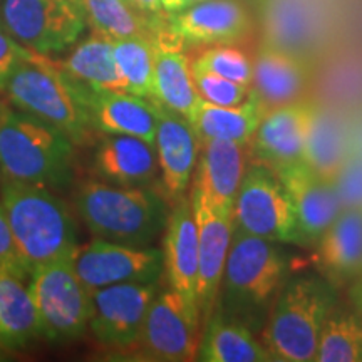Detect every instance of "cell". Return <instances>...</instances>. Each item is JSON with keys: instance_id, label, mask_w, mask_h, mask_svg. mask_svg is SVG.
<instances>
[{"instance_id": "obj_19", "label": "cell", "mask_w": 362, "mask_h": 362, "mask_svg": "<svg viewBox=\"0 0 362 362\" xmlns=\"http://www.w3.org/2000/svg\"><path fill=\"white\" fill-rule=\"evenodd\" d=\"M165 24L183 44H232L250 30L245 8L235 0H203L170 13Z\"/></svg>"}, {"instance_id": "obj_5", "label": "cell", "mask_w": 362, "mask_h": 362, "mask_svg": "<svg viewBox=\"0 0 362 362\" xmlns=\"http://www.w3.org/2000/svg\"><path fill=\"white\" fill-rule=\"evenodd\" d=\"M336 307V293L317 275L293 277L280 288L262 344L272 361H314L320 329Z\"/></svg>"}, {"instance_id": "obj_44", "label": "cell", "mask_w": 362, "mask_h": 362, "mask_svg": "<svg viewBox=\"0 0 362 362\" xmlns=\"http://www.w3.org/2000/svg\"><path fill=\"white\" fill-rule=\"evenodd\" d=\"M0 180H2V176H0Z\"/></svg>"}, {"instance_id": "obj_10", "label": "cell", "mask_w": 362, "mask_h": 362, "mask_svg": "<svg viewBox=\"0 0 362 362\" xmlns=\"http://www.w3.org/2000/svg\"><path fill=\"white\" fill-rule=\"evenodd\" d=\"M200 317V305L194 298L171 287L168 291H158L149 304L134 346L148 361L185 362L197 359L202 341Z\"/></svg>"}, {"instance_id": "obj_36", "label": "cell", "mask_w": 362, "mask_h": 362, "mask_svg": "<svg viewBox=\"0 0 362 362\" xmlns=\"http://www.w3.org/2000/svg\"><path fill=\"white\" fill-rule=\"evenodd\" d=\"M330 183L342 210H362V155L351 151Z\"/></svg>"}, {"instance_id": "obj_15", "label": "cell", "mask_w": 362, "mask_h": 362, "mask_svg": "<svg viewBox=\"0 0 362 362\" xmlns=\"http://www.w3.org/2000/svg\"><path fill=\"white\" fill-rule=\"evenodd\" d=\"M193 194L220 214L232 215L238 188L245 176V144L206 139L200 141Z\"/></svg>"}, {"instance_id": "obj_37", "label": "cell", "mask_w": 362, "mask_h": 362, "mask_svg": "<svg viewBox=\"0 0 362 362\" xmlns=\"http://www.w3.org/2000/svg\"><path fill=\"white\" fill-rule=\"evenodd\" d=\"M0 272H7V274L16 275L21 280H24L25 275H30L21 259L19 252H17L11 226L7 223L2 208H0Z\"/></svg>"}, {"instance_id": "obj_12", "label": "cell", "mask_w": 362, "mask_h": 362, "mask_svg": "<svg viewBox=\"0 0 362 362\" xmlns=\"http://www.w3.org/2000/svg\"><path fill=\"white\" fill-rule=\"evenodd\" d=\"M156 293L158 282L116 284L93 291L88 327L104 346L133 347Z\"/></svg>"}, {"instance_id": "obj_25", "label": "cell", "mask_w": 362, "mask_h": 362, "mask_svg": "<svg viewBox=\"0 0 362 362\" xmlns=\"http://www.w3.org/2000/svg\"><path fill=\"white\" fill-rule=\"evenodd\" d=\"M315 243V265L327 279L362 274V210H342Z\"/></svg>"}, {"instance_id": "obj_38", "label": "cell", "mask_w": 362, "mask_h": 362, "mask_svg": "<svg viewBox=\"0 0 362 362\" xmlns=\"http://www.w3.org/2000/svg\"><path fill=\"white\" fill-rule=\"evenodd\" d=\"M29 52L30 49L17 42L0 21V93H4L13 69Z\"/></svg>"}, {"instance_id": "obj_30", "label": "cell", "mask_w": 362, "mask_h": 362, "mask_svg": "<svg viewBox=\"0 0 362 362\" xmlns=\"http://www.w3.org/2000/svg\"><path fill=\"white\" fill-rule=\"evenodd\" d=\"M39 336L37 312L29 288L16 275L0 272V344L17 349Z\"/></svg>"}, {"instance_id": "obj_14", "label": "cell", "mask_w": 362, "mask_h": 362, "mask_svg": "<svg viewBox=\"0 0 362 362\" xmlns=\"http://www.w3.org/2000/svg\"><path fill=\"white\" fill-rule=\"evenodd\" d=\"M192 208L198 232L197 302L202 315L210 317L220 292L221 277L233 237L232 215L220 214L192 193Z\"/></svg>"}, {"instance_id": "obj_4", "label": "cell", "mask_w": 362, "mask_h": 362, "mask_svg": "<svg viewBox=\"0 0 362 362\" xmlns=\"http://www.w3.org/2000/svg\"><path fill=\"white\" fill-rule=\"evenodd\" d=\"M2 183L61 188L72 176V143L66 134L11 103L0 110Z\"/></svg>"}, {"instance_id": "obj_11", "label": "cell", "mask_w": 362, "mask_h": 362, "mask_svg": "<svg viewBox=\"0 0 362 362\" xmlns=\"http://www.w3.org/2000/svg\"><path fill=\"white\" fill-rule=\"evenodd\" d=\"M72 267L89 293L116 284H153L165 272V257L158 248L124 245L94 238L76 248Z\"/></svg>"}, {"instance_id": "obj_3", "label": "cell", "mask_w": 362, "mask_h": 362, "mask_svg": "<svg viewBox=\"0 0 362 362\" xmlns=\"http://www.w3.org/2000/svg\"><path fill=\"white\" fill-rule=\"evenodd\" d=\"M74 205L89 232L124 245L148 247L166 228L170 205L155 189L84 181Z\"/></svg>"}, {"instance_id": "obj_33", "label": "cell", "mask_w": 362, "mask_h": 362, "mask_svg": "<svg viewBox=\"0 0 362 362\" xmlns=\"http://www.w3.org/2000/svg\"><path fill=\"white\" fill-rule=\"evenodd\" d=\"M117 69L126 84V93L153 99L155 76V47L153 34L112 40Z\"/></svg>"}, {"instance_id": "obj_20", "label": "cell", "mask_w": 362, "mask_h": 362, "mask_svg": "<svg viewBox=\"0 0 362 362\" xmlns=\"http://www.w3.org/2000/svg\"><path fill=\"white\" fill-rule=\"evenodd\" d=\"M93 168L117 187H146L160 171L155 144L128 134H107L96 149Z\"/></svg>"}, {"instance_id": "obj_21", "label": "cell", "mask_w": 362, "mask_h": 362, "mask_svg": "<svg viewBox=\"0 0 362 362\" xmlns=\"http://www.w3.org/2000/svg\"><path fill=\"white\" fill-rule=\"evenodd\" d=\"M88 106L93 128L104 134L138 136L155 144L158 103L129 93L88 90Z\"/></svg>"}, {"instance_id": "obj_23", "label": "cell", "mask_w": 362, "mask_h": 362, "mask_svg": "<svg viewBox=\"0 0 362 362\" xmlns=\"http://www.w3.org/2000/svg\"><path fill=\"white\" fill-rule=\"evenodd\" d=\"M163 257L170 287L197 300L198 232L192 202L185 194L176 198L170 211Z\"/></svg>"}, {"instance_id": "obj_17", "label": "cell", "mask_w": 362, "mask_h": 362, "mask_svg": "<svg viewBox=\"0 0 362 362\" xmlns=\"http://www.w3.org/2000/svg\"><path fill=\"white\" fill-rule=\"evenodd\" d=\"M317 104L296 101L265 112L253 134V155L267 168L300 160Z\"/></svg>"}, {"instance_id": "obj_45", "label": "cell", "mask_w": 362, "mask_h": 362, "mask_svg": "<svg viewBox=\"0 0 362 362\" xmlns=\"http://www.w3.org/2000/svg\"><path fill=\"white\" fill-rule=\"evenodd\" d=\"M0 346H2V344H0Z\"/></svg>"}, {"instance_id": "obj_1", "label": "cell", "mask_w": 362, "mask_h": 362, "mask_svg": "<svg viewBox=\"0 0 362 362\" xmlns=\"http://www.w3.org/2000/svg\"><path fill=\"white\" fill-rule=\"evenodd\" d=\"M88 90L49 56L30 51L8 78L6 96L12 106L56 128L72 144L93 136Z\"/></svg>"}, {"instance_id": "obj_34", "label": "cell", "mask_w": 362, "mask_h": 362, "mask_svg": "<svg viewBox=\"0 0 362 362\" xmlns=\"http://www.w3.org/2000/svg\"><path fill=\"white\" fill-rule=\"evenodd\" d=\"M192 69L211 72L243 86L252 84V61L245 52L225 44H216L198 54L192 61Z\"/></svg>"}, {"instance_id": "obj_39", "label": "cell", "mask_w": 362, "mask_h": 362, "mask_svg": "<svg viewBox=\"0 0 362 362\" xmlns=\"http://www.w3.org/2000/svg\"><path fill=\"white\" fill-rule=\"evenodd\" d=\"M131 7H134L136 11L146 13L149 17H158L165 12L163 7V0H126Z\"/></svg>"}, {"instance_id": "obj_2", "label": "cell", "mask_w": 362, "mask_h": 362, "mask_svg": "<svg viewBox=\"0 0 362 362\" xmlns=\"http://www.w3.org/2000/svg\"><path fill=\"white\" fill-rule=\"evenodd\" d=\"M2 208L29 274L42 265L72 260L78 232L69 208L37 185L2 183Z\"/></svg>"}, {"instance_id": "obj_32", "label": "cell", "mask_w": 362, "mask_h": 362, "mask_svg": "<svg viewBox=\"0 0 362 362\" xmlns=\"http://www.w3.org/2000/svg\"><path fill=\"white\" fill-rule=\"evenodd\" d=\"M314 361L362 362V320L357 312L334 307L320 329Z\"/></svg>"}, {"instance_id": "obj_22", "label": "cell", "mask_w": 362, "mask_h": 362, "mask_svg": "<svg viewBox=\"0 0 362 362\" xmlns=\"http://www.w3.org/2000/svg\"><path fill=\"white\" fill-rule=\"evenodd\" d=\"M250 88L267 111L296 103L309 83V61L264 45L252 62Z\"/></svg>"}, {"instance_id": "obj_7", "label": "cell", "mask_w": 362, "mask_h": 362, "mask_svg": "<svg viewBox=\"0 0 362 362\" xmlns=\"http://www.w3.org/2000/svg\"><path fill=\"white\" fill-rule=\"evenodd\" d=\"M0 21L17 42L44 56L66 51L88 25L83 0H4Z\"/></svg>"}, {"instance_id": "obj_28", "label": "cell", "mask_w": 362, "mask_h": 362, "mask_svg": "<svg viewBox=\"0 0 362 362\" xmlns=\"http://www.w3.org/2000/svg\"><path fill=\"white\" fill-rule=\"evenodd\" d=\"M59 64L86 88L126 93V84L117 69L112 51V39L106 35L93 33Z\"/></svg>"}, {"instance_id": "obj_13", "label": "cell", "mask_w": 362, "mask_h": 362, "mask_svg": "<svg viewBox=\"0 0 362 362\" xmlns=\"http://www.w3.org/2000/svg\"><path fill=\"white\" fill-rule=\"evenodd\" d=\"M274 173L296 208L302 243H315L342 211L332 183L320 178L302 160L284 163L274 168Z\"/></svg>"}, {"instance_id": "obj_26", "label": "cell", "mask_w": 362, "mask_h": 362, "mask_svg": "<svg viewBox=\"0 0 362 362\" xmlns=\"http://www.w3.org/2000/svg\"><path fill=\"white\" fill-rule=\"evenodd\" d=\"M265 112L264 103L252 90L247 101L238 106H215L200 99L188 123L200 141L223 139L247 144L252 141Z\"/></svg>"}, {"instance_id": "obj_42", "label": "cell", "mask_w": 362, "mask_h": 362, "mask_svg": "<svg viewBox=\"0 0 362 362\" xmlns=\"http://www.w3.org/2000/svg\"><path fill=\"white\" fill-rule=\"evenodd\" d=\"M7 103H8V101H6V99H4L2 96H0V110H2V107H4V106H6V104H7Z\"/></svg>"}, {"instance_id": "obj_9", "label": "cell", "mask_w": 362, "mask_h": 362, "mask_svg": "<svg viewBox=\"0 0 362 362\" xmlns=\"http://www.w3.org/2000/svg\"><path fill=\"white\" fill-rule=\"evenodd\" d=\"M233 228L275 243H302L293 203L274 171H245L233 203Z\"/></svg>"}, {"instance_id": "obj_16", "label": "cell", "mask_w": 362, "mask_h": 362, "mask_svg": "<svg viewBox=\"0 0 362 362\" xmlns=\"http://www.w3.org/2000/svg\"><path fill=\"white\" fill-rule=\"evenodd\" d=\"M183 45L165 22H158L153 30V47H155L153 101L188 119L197 104L200 103V96L194 88L192 61L183 52Z\"/></svg>"}, {"instance_id": "obj_8", "label": "cell", "mask_w": 362, "mask_h": 362, "mask_svg": "<svg viewBox=\"0 0 362 362\" xmlns=\"http://www.w3.org/2000/svg\"><path fill=\"white\" fill-rule=\"evenodd\" d=\"M29 293L37 312L40 336L49 341H71L86 332L90 293L81 284L71 260L34 269Z\"/></svg>"}, {"instance_id": "obj_29", "label": "cell", "mask_w": 362, "mask_h": 362, "mask_svg": "<svg viewBox=\"0 0 362 362\" xmlns=\"http://www.w3.org/2000/svg\"><path fill=\"white\" fill-rule=\"evenodd\" d=\"M349 153L351 146L342 121L337 115L317 104L300 160L307 163L320 178L332 181Z\"/></svg>"}, {"instance_id": "obj_6", "label": "cell", "mask_w": 362, "mask_h": 362, "mask_svg": "<svg viewBox=\"0 0 362 362\" xmlns=\"http://www.w3.org/2000/svg\"><path fill=\"white\" fill-rule=\"evenodd\" d=\"M287 262L270 240L233 228L220 291L225 304L238 310H259L282 287Z\"/></svg>"}, {"instance_id": "obj_43", "label": "cell", "mask_w": 362, "mask_h": 362, "mask_svg": "<svg viewBox=\"0 0 362 362\" xmlns=\"http://www.w3.org/2000/svg\"><path fill=\"white\" fill-rule=\"evenodd\" d=\"M356 287H357V288H361V291H362V279L359 280V282H357V284H356Z\"/></svg>"}, {"instance_id": "obj_31", "label": "cell", "mask_w": 362, "mask_h": 362, "mask_svg": "<svg viewBox=\"0 0 362 362\" xmlns=\"http://www.w3.org/2000/svg\"><path fill=\"white\" fill-rule=\"evenodd\" d=\"M88 24L94 33L112 40L151 35L160 22V16L149 17L136 11L126 0H83Z\"/></svg>"}, {"instance_id": "obj_24", "label": "cell", "mask_w": 362, "mask_h": 362, "mask_svg": "<svg viewBox=\"0 0 362 362\" xmlns=\"http://www.w3.org/2000/svg\"><path fill=\"white\" fill-rule=\"evenodd\" d=\"M320 39V21L309 0H269L265 45L305 59Z\"/></svg>"}, {"instance_id": "obj_27", "label": "cell", "mask_w": 362, "mask_h": 362, "mask_svg": "<svg viewBox=\"0 0 362 362\" xmlns=\"http://www.w3.org/2000/svg\"><path fill=\"white\" fill-rule=\"evenodd\" d=\"M197 361L203 362H267L272 361L264 344L238 320L223 314L208 317Z\"/></svg>"}, {"instance_id": "obj_18", "label": "cell", "mask_w": 362, "mask_h": 362, "mask_svg": "<svg viewBox=\"0 0 362 362\" xmlns=\"http://www.w3.org/2000/svg\"><path fill=\"white\" fill-rule=\"evenodd\" d=\"M158 112L155 148L161 183L170 200L185 194L200 155V139L187 117L161 106Z\"/></svg>"}, {"instance_id": "obj_40", "label": "cell", "mask_w": 362, "mask_h": 362, "mask_svg": "<svg viewBox=\"0 0 362 362\" xmlns=\"http://www.w3.org/2000/svg\"><path fill=\"white\" fill-rule=\"evenodd\" d=\"M203 2V0H163V7H165V12L173 13L178 11H183L189 6H194V4Z\"/></svg>"}, {"instance_id": "obj_41", "label": "cell", "mask_w": 362, "mask_h": 362, "mask_svg": "<svg viewBox=\"0 0 362 362\" xmlns=\"http://www.w3.org/2000/svg\"><path fill=\"white\" fill-rule=\"evenodd\" d=\"M351 297H352V302H354V305H356L357 315H359L361 320H362V291H361V288H357L354 285V287H352V291H351Z\"/></svg>"}, {"instance_id": "obj_35", "label": "cell", "mask_w": 362, "mask_h": 362, "mask_svg": "<svg viewBox=\"0 0 362 362\" xmlns=\"http://www.w3.org/2000/svg\"><path fill=\"white\" fill-rule=\"evenodd\" d=\"M194 88L200 99L215 106H238L250 96V86H243L211 72L192 69Z\"/></svg>"}]
</instances>
